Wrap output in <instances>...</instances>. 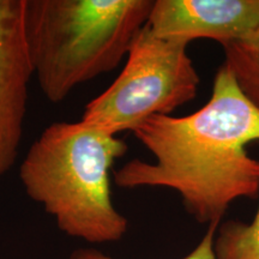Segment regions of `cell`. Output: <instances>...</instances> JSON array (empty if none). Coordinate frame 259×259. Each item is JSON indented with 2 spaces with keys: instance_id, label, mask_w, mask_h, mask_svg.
Wrapping results in <instances>:
<instances>
[{
  "instance_id": "obj_8",
  "label": "cell",
  "mask_w": 259,
  "mask_h": 259,
  "mask_svg": "<svg viewBox=\"0 0 259 259\" xmlns=\"http://www.w3.org/2000/svg\"><path fill=\"white\" fill-rule=\"evenodd\" d=\"M213 251L216 259H259V208L253 221H228L219 227Z\"/></svg>"
},
{
  "instance_id": "obj_7",
  "label": "cell",
  "mask_w": 259,
  "mask_h": 259,
  "mask_svg": "<svg viewBox=\"0 0 259 259\" xmlns=\"http://www.w3.org/2000/svg\"><path fill=\"white\" fill-rule=\"evenodd\" d=\"M223 66L231 72L244 95L259 109V28L242 40L222 45Z\"/></svg>"
},
{
  "instance_id": "obj_3",
  "label": "cell",
  "mask_w": 259,
  "mask_h": 259,
  "mask_svg": "<svg viewBox=\"0 0 259 259\" xmlns=\"http://www.w3.org/2000/svg\"><path fill=\"white\" fill-rule=\"evenodd\" d=\"M153 6V0H25V41L45 97L59 103L114 70Z\"/></svg>"
},
{
  "instance_id": "obj_6",
  "label": "cell",
  "mask_w": 259,
  "mask_h": 259,
  "mask_svg": "<svg viewBox=\"0 0 259 259\" xmlns=\"http://www.w3.org/2000/svg\"><path fill=\"white\" fill-rule=\"evenodd\" d=\"M147 25L155 35L190 42L242 40L259 28V0H155Z\"/></svg>"
},
{
  "instance_id": "obj_5",
  "label": "cell",
  "mask_w": 259,
  "mask_h": 259,
  "mask_svg": "<svg viewBox=\"0 0 259 259\" xmlns=\"http://www.w3.org/2000/svg\"><path fill=\"white\" fill-rule=\"evenodd\" d=\"M25 0H0V179L17 161L32 67L24 32Z\"/></svg>"
},
{
  "instance_id": "obj_2",
  "label": "cell",
  "mask_w": 259,
  "mask_h": 259,
  "mask_svg": "<svg viewBox=\"0 0 259 259\" xmlns=\"http://www.w3.org/2000/svg\"><path fill=\"white\" fill-rule=\"evenodd\" d=\"M127 144L79 121H56L35 139L19 166L30 199L64 234L89 244L120 240L127 219L112 202L109 173Z\"/></svg>"
},
{
  "instance_id": "obj_9",
  "label": "cell",
  "mask_w": 259,
  "mask_h": 259,
  "mask_svg": "<svg viewBox=\"0 0 259 259\" xmlns=\"http://www.w3.org/2000/svg\"><path fill=\"white\" fill-rule=\"evenodd\" d=\"M219 225L212 223L209 226L208 231L194 250L183 259H216L215 251H213V241H215L216 231H218ZM70 259H115L111 255L105 254L103 252L96 250V248L87 247L78 248L73 251L70 255Z\"/></svg>"
},
{
  "instance_id": "obj_1",
  "label": "cell",
  "mask_w": 259,
  "mask_h": 259,
  "mask_svg": "<svg viewBox=\"0 0 259 259\" xmlns=\"http://www.w3.org/2000/svg\"><path fill=\"white\" fill-rule=\"evenodd\" d=\"M154 163L134 158L114 171L120 189L177 191L199 223H216L233 202L259 194V161L246 145L259 141V109L221 66L205 106L187 116L155 115L134 131Z\"/></svg>"
},
{
  "instance_id": "obj_4",
  "label": "cell",
  "mask_w": 259,
  "mask_h": 259,
  "mask_svg": "<svg viewBox=\"0 0 259 259\" xmlns=\"http://www.w3.org/2000/svg\"><path fill=\"white\" fill-rule=\"evenodd\" d=\"M187 46L157 36L145 24L132 41L121 73L85 106L80 120L118 136L192 101L200 79Z\"/></svg>"
}]
</instances>
